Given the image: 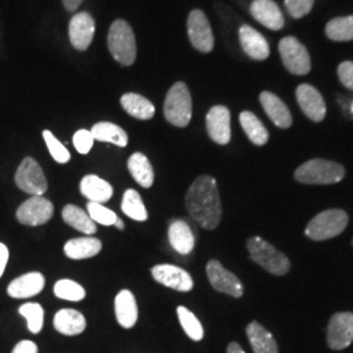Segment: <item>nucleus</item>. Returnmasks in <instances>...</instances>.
<instances>
[{"instance_id":"f257e3e1","label":"nucleus","mask_w":353,"mask_h":353,"mask_svg":"<svg viewBox=\"0 0 353 353\" xmlns=\"http://www.w3.org/2000/svg\"><path fill=\"white\" fill-rule=\"evenodd\" d=\"M185 204L192 220L201 227L207 230H214L219 227L223 208L214 176H198L188 190Z\"/></svg>"},{"instance_id":"a211bd4d","label":"nucleus","mask_w":353,"mask_h":353,"mask_svg":"<svg viewBox=\"0 0 353 353\" xmlns=\"http://www.w3.org/2000/svg\"><path fill=\"white\" fill-rule=\"evenodd\" d=\"M45 288V276L41 272H29L11 281L7 293L12 299H29Z\"/></svg>"},{"instance_id":"0eeeda50","label":"nucleus","mask_w":353,"mask_h":353,"mask_svg":"<svg viewBox=\"0 0 353 353\" xmlns=\"http://www.w3.org/2000/svg\"><path fill=\"white\" fill-rule=\"evenodd\" d=\"M14 182L17 188L32 196H43L48 191V179L41 165L32 157H26L19 166Z\"/></svg>"},{"instance_id":"4468645a","label":"nucleus","mask_w":353,"mask_h":353,"mask_svg":"<svg viewBox=\"0 0 353 353\" xmlns=\"http://www.w3.org/2000/svg\"><path fill=\"white\" fill-rule=\"evenodd\" d=\"M96 30V23L88 12L76 13L68 26L71 45L76 50L85 51L90 46Z\"/></svg>"},{"instance_id":"2f4dec72","label":"nucleus","mask_w":353,"mask_h":353,"mask_svg":"<svg viewBox=\"0 0 353 353\" xmlns=\"http://www.w3.org/2000/svg\"><path fill=\"white\" fill-rule=\"evenodd\" d=\"M121 208L123 214L135 221H145L148 219L147 208L137 190L128 189L125 191Z\"/></svg>"},{"instance_id":"c03bdc74","label":"nucleus","mask_w":353,"mask_h":353,"mask_svg":"<svg viewBox=\"0 0 353 353\" xmlns=\"http://www.w3.org/2000/svg\"><path fill=\"white\" fill-rule=\"evenodd\" d=\"M62 1H63L64 8H65L67 11L74 12V11H76V10L81 6V3H83L84 0H62Z\"/></svg>"},{"instance_id":"e433bc0d","label":"nucleus","mask_w":353,"mask_h":353,"mask_svg":"<svg viewBox=\"0 0 353 353\" xmlns=\"http://www.w3.org/2000/svg\"><path fill=\"white\" fill-rule=\"evenodd\" d=\"M42 137H43V140H45V143L48 145V150L50 152L52 159L57 163L65 164V163H68L71 160V153H70V151L64 147L59 140L54 137V134L51 131L45 130L42 132Z\"/></svg>"},{"instance_id":"20e7f679","label":"nucleus","mask_w":353,"mask_h":353,"mask_svg":"<svg viewBox=\"0 0 353 353\" xmlns=\"http://www.w3.org/2000/svg\"><path fill=\"white\" fill-rule=\"evenodd\" d=\"M164 115L166 121L173 126H189L192 117V100L185 83L178 81L169 89L165 99Z\"/></svg>"},{"instance_id":"6ab92c4d","label":"nucleus","mask_w":353,"mask_h":353,"mask_svg":"<svg viewBox=\"0 0 353 353\" xmlns=\"http://www.w3.org/2000/svg\"><path fill=\"white\" fill-rule=\"evenodd\" d=\"M114 310L118 323L123 328H132L139 316L138 303L131 290H121L114 301Z\"/></svg>"},{"instance_id":"f8f14e48","label":"nucleus","mask_w":353,"mask_h":353,"mask_svg":"<svg viewBox=\"0 0 353 353\" xmlns=\"http://www.w3.org/2000/svg\"><path fill=\"white\" fill-rule=\"evenodd\" d=\"M353 341V313H336L328 322V347L335 351L347 348Z\"/></svg>"},{"instance_id":"473e14b6","label":"nucleus","mask_w":353,"mask_h":353,"mask_svg":"<svg viewBox=\"0 0 353 353\" xmlns=\"http://www.w3.org/2000/svg\"><path fill=\"white\" fill-rule=\"evenodd\" d=\"M326 36L331 41L347 42L353 39V16L336 17L328 21Z\"/></svg>"},{"instance_id":"9d476101","label":"nucleus","mask_w":353,"mask_h":353,"mask_svg":"<svg viewBox=\"0 0 353 353\" xmlns=\"http://www.w3.org/2000/svg\"><path fill=\"white\" fill-rule=\"evenodd\" d=\"M188 33L191 45L201 52L214 50V38L207 16L201 10H192L188 19Z\"/></svg>"},{"instance_id":"dca6fc26","label":"nucleus","mask_w":353,"mask_h":353,"mask_svg":"<svg viewBox=\"0 0 353 353\" xmlns=\"http://www.w3.org/2000/svg\"><path fill=\"white\" fill-rule=\"evenodd\" d=\"M297 102L303 114L313 122H322L326 117V103L322 94L309 84H301L297 90Z\"/></svg>"},{"instance_id":"a19ab883","label":"nucleus","mask_w":353,"mask_h":353,"mask_svg":"<svg viewBox=\"0 0 353 353\" xmlns=\"http://www.w3.org/2000/svg\"><path fill=\"white\" fill-rule=\"evenodd\" d=\"M338 75L341 84L345 88L353 90V62H343L338 68Z\"/></svg>"},{"instance_id":"c756f323","label":"nucleus","mask_w":353,"mask_h":353,"mask_svg":"<svg viewBox=\"0 0 353 353\" xmlns=\"http://www.w3.org/2000/svg\"><path fill=\"white\" fill-rule=\"evenodd\" d=\"M94 140L103 141V143H112L117 147H126L128 143L127 132L122 127L117 126L110 122H100L96 123L90 130Z\"/></svg>"},{"instance_id":"1a4fd4ad","label":"nucleus","mask_w":353,"mask_h":353,"mask_svg":"<svg viewBox=\"0 0 353 353\" xmlns=\"http://www.w3.org/2000/svg\"><path fill=\"white\" fill-rule=\"evenodd\" d=\"M54 214V204L43 196H32L23 203L16 217L19 223L28 227H39L49 223Z\"/></svg>"},{"instance_id":"58836bf2","label":"nucleus","mask_w":353,"mask_h":353,"mask_svg":"<svg viewBox=\"0 0 353 353\" xmlns=\"http://www.w3.org/2000/svg\"><path fill=\"white\" fill-rule=\"evenodd\" d=\"M314 0H285V8L293 19H301L312 11Z\"/></svg>"},{"instance_id":"6e6552de","label":"nucleus","mask_w":353,"mask_h":353,"mask_svg":"<svg viewBox=\"0 0 353 353\" xmlns=\"http://www.w3.org/2000/svg\"><path fill=\"white\" fill-rule=\"evenodd\" d=\"M280 57L285 68L293 75H306L312 70L309 51L294 37H284L279 43Z\"/></svg>"},{"instance_id":"c85d7f7f","label":"nucleus","mask_w":353,"mask_h":353,"mask_svg":"<svg viewBox=\"0 0 353 353\" xmlns=\"http://www.w3.org/2000/svg\"><path fill=\"white\" fill-rule=\"evenodd\" d=\"M121 105L125 109L127 114L131 117L141 119V121H148L152 119L154 115V106L150 100L145 97L137 94V93H126L121 97Z\"/></svg>"},{"instance_id":"4c0bfd02","label":"nucleus","mask_w":353,"mask_h":353,"mask_svg":"<svg viewBox=\"0 0 353 353\" xmlns=\"http://www.w3.org/2000/svg\"><path fill=\"white\" fill-rule=\"evenodd\" d=\"M87 210H88V214L90 219L96 223V224H101L105 227L109 225H114L118 216L117 214L106 208L105 205H102L101 203L88 202L87 204Z\"/></svg>"},{"instance_id":"c9c22d12","label":"nucleus","mask_w":353,"mask_h":353,"mask_svg":"<svg viewBox=\"0 0 353 353\" xmlns=\"http://www.w3.org/2000/svg\"><path fill=\"white\" fill-rule=\"evenodd\" d=\"M19 313L26 318V322H28V328L32 334H38L43 327L45 312L39 303H24L20 306Z\"/></svg>"},{"instance_id":"412c9836","label":"nucleus","mask_w":353,"mask_h":353,"mask_svg":"<svg viewBox=\"0 0 353 353\" xmlns=\"http://www.w3.org/2000/svg\"><path fill=\"white\" fill-rule=\"evenodd\" d=\"M168 237L170 246L176 252L188 255L195 248V237L192 229L183 220H173L168 229Z\"/></svg>"},{"instance_id":"a18cd8bd","label":"nucleus","mask_w":353,"mask_h":353,"mask_svg":"<svg viewBox=\"0 0 353 353\" xmlns=\"http://www.w3.org/2000/svg\"><path fill=\"white\" fill-rule=\"evenodd\" d=\"M227 353H245V351L242 350V347H241L239 343H230L229 345H228Z\"/></svg>"},{"instance_id":"2eb2a0df","label":"nucleus","mask_w":353,"mask_h":353,"mask_svg":"<svg viewBox=\"0 0 353 353\" xmlns=\"http://www.w3.org/2000/svg\"><path fill=\"white\" fill-rule=\"evenodd\" d=\"M205 126L210 138L220 145H225L230 141V112L229 109L217 105L210 109L205 117Z\"/></svg>"},{"instance_id":"f3484780","label":"nucleus","mask_w":353,"mask_h":353,"mask_svg":"<svg viewBox=\"0 0 353 353\" xmlns=\"http://www.w3.org/2000/svg\"><path fill=\"white\" fill-rule=\"evenodd\" d=\"M250 13L258 23L271 30H280L285 24L283 12L274 0H254Z\"/></svg>"},{"instance_id":"4be33fe9","label":"nucleus","mask_w":353,"mask_h":353,"mask_svg":"<svg viewBox=\"0 0 353 353\" xmlns=\"http://www.w3.org/2000/svg\"><path fill=\"white\" fill-rule=\"evenodd\" d=\"M261 103L265 109V114L274 122L275 126L280 128H288L292 126V115L287 105L279 99L276 94L271 92H262L259 96Z\"/></svg>"},{"instance_id":"37998d69","label":"nucleus","mask_w":353,"mask_h":353,"mask_svg":"<svg viewBox=\"0 0 353 353\" xmlns=\"http://www.w3.org/2000/svg\"><path fill=\"white\" fill-rule=\"evenodd\" d=\"M8 258H10V252H8V248L4 245V243H0V278L7 267L8 263Z\"/></svg>"},{"instance_id":"7ed1b4c3","label":"nucleus","mask_w":353,"mask_h":353,"mask_svg":"<svg viewBox=\"0 0 353 353\" xmlns=\"http://www.w3.org/2000/svg\"><path fill=\"white\" fill-rule=\"evenodd\" d=\"M344 176L343 165L322 159L306 161L294 172L296 181L305 185H332L341 182Z\"/></svg>"},{"instance_id":"423d86ee","label":"nucleus","mask_w":353,"mask_h":353,"mask_svg":"<svg viewBox=\"0 0 353 353\" xmlns=\"http://www.w3.org/2000/svg\"><path fill=\"white\" fill-rule=\"evenodd\" d=\"M348 225V214L343 210L323 211L307 224L305 234L313 241H325L339 236Z\"/></svg>"},{"instance_id":"cd10ccee","label":"nucleus","mask_w":353,"mask_h":353,"mask_svg":"<svg viewBox=\"0 0 353 353\" xmlns=\"http://www.w3.org/2000/svg\"><path fill=\"white\" fill-rule=\"evenodd\" d=\"M62 217L67 225L74 228L79 232H83L87 236H92L97 232V225L90 219L88 212L77 205L67 204L62 211Z\"/></svg>"},{"instance_id":"f03ea898","label":"nucleus","mask_w":353,"mask_h":353,"mask_svg":"<svg viewBox=\"0 0 353 353\" xmlns=\"http://www.w3.org/2000/svg\"><path fill=\"white\" fill-rule=\"evenodd\" d=\"M108 48L121 65H132L137 59V39L125 20H115L108 34Z\"/></svg>"},{"instance_id":"aec40b11","label":"nucleus","mask_w":353,"mask_h":353,"mask_svg":"<svg viewBox=\"0 0 353 353\" xmlns=\"http://www.w3.org/2000/svg\"><path fill=\"white\" fill-rule=\"evenodd\" d=\"M240 42L246 55L255 61H265L270 55V46L265 38L250 26L240 28Z\"/></svg>"},{"instance_id":"79ce46f5","label":"nucleus","mask_w":353,"mask_h":353,"mask_svg":"<svg viewBox=\"0 0 353 353\" xmlns=\"http://www.w3.org/2000/svg\"><path fill=\"white\" fill-rule=\"evenodd\" d=\"M12 353H38L37 344L32 341H21L14 345Z\"/></svg>"},{"instance_id":"bb28decb","label":"nucleus","mask_w":353,"mask_h":353,"mask_svg":"<svg viewBox=\"0 0 353 353\" xmlns=\"http://www.w3.org/2000/svg\"><path fill=\"white\" fill-rule=\"evenodd\" d=\"M246 334L252 344L254 353H278V343L272 334L268 332L261 323L252 322L246 327Z\"/></svg>"},{"instance_id":"b1692460","label":"nucleus","mask_w":353,"mask_h":353,"mask_svg":"<svg viewBox=\"0 0 353 353\" xmlns=\"http://www.w3.org/2000/svg\"><path fill=\"white\" fill-rule=\"evenodd\" d=\"M80 192L89 202L105 203L113 196V186L99 176L88 174L80 182Z\"/></svg>"},{"instance_id":"f704fd0d","label":"nucleus","mask_w":353,"mask_h":353,"mask_svg":"<svg viewBox=\"0 0 353 353\" xmlns=\"http://www.w3.org/2000/svg\"><path fill=\"white\" fill-rule=\"evenodd\" d=\"M54 293L58 299L72 303L81 301L85 297V290L79 283L70 279H62L57 281L54 285Z\"/></svg>"},{"instance_id":"a878e982","label":"nucleus","mask_w":353,"mask_h":353,"mask_svg":"<svg viewBox=\"0 0 353 353\" xmlns=\"http://www.w3.org/2000/svg\"><path fill=\"white\" fill-rule=\"evenodd\" d=\"M130 174L137 181V183L144 189H150L154 182V172L148 157L140 152L134 153L127 163Z\"/></svg>"},{"instance_id":"7c9ffc66","label":"nucleus","mask_w":353,"mask_h":353,"mask_svg":"<svg viewBox=\"0 0 353 353\" xmlns=\"http://www.w3.org/2000/svg\"><path fill=\"white\" fill-rule=\"evenodd\" d=\"M240 122L245 134L252 144L261 147L268 141V131L255 114L252 112H242L240 114Z\"/></svg>"},{"instance_id":"39448f33","label":"nucleus","mask_w":353,"mask_h":353,"mask_svg":"<svg viewBox=\"0 0 353 353\" xmlns=\"http://www.w3.org/2000/svg\"><path fill=\"white\" fill-rule=\"evenodd\" d=\"M248 249L252 261L274 275H285L290 270V259L285 254L276 250L270 242L261 237L248 240Z\"/></svg>"},{"instance_id":"393cba45","label":"nucleus","mask_w":353,"mask_h":353,"mask_svg":"<svg viewBox=\"0 0 353 353\" xmlns=\"http://www.w3.org/2000/svg\"><path fill=\"white\" fill-rule=\"evenodd\" d=\"M101 241L96 237L87 236V237H79V239L67 241L64 245V254L70 259L81 261V259L96 256L99 252H101Z\"/></svg>"},{"instance_id":"ddd939ff","label":"nucleus","mask_w":353,"mask_h":353,"mask_svg":"<svg viewBox=\"0 0 353 353\" xmlns=\"http://www.w3.org/2000/svg\"><path fill=\"white\" fill-rule=\"evenodd\" d=\"M153 279L170 290L190 292L194 288V280L189 272L173 265H157L152 267Z\"/></svg>"},{"instance_id":"ea45409f","label":"nucleus","mask_w":353,"mask_h":353,"mask_svg":"<svg viewBox=\"0 0 353 353\" xmlns=\"http://www.w3.org/2000/svg\"><path fill=\"white\" fill-rule=\"evenodd\" d=\"M94 143V138L92 135V132L88 130H79L76 131L74 135V145H75L76 151L81 154H87L92 150Z\"/></svg>"},{"instance_id":"72a5a7b5","label":"nucleus","mask_w":353,"mask_h":353,"mask_svg":"<svg viewBox=\"0 0 353 353\" xmlns=\"http://www.w3.org/2000/svg\"><path fill=\"white\" fill-rule=\"evenodd\" d=\"M176 316L179 319V323L183 328V331L188 334L190 339L195 341H201L204 336V330L199 319L194 316L192 312H190L185 306L176 307Z\"/></svg>"},{"instance_id":"49530a36","label":"nucleus","mask_w":353,"mask_h":353,"mask_svg":"<svg viewBox=\"0 0 353 353\" xmlns=\"http://www.w3.org/2000/svg\"><path fill=\"white\" fill-rule=\"evenodd\" d=\"M115 227L118 228V229H121V230H123L125 229V223H123V220L122 219H117V221H115V224H114Z\"/></svg>"},{"instance_id":"5701e85b","label":"nucleus","mask_w":353,"mask_h":353,"mask_svg":"<svg viewBox=\"0 0 353 353\" xmlns=\"http://www.w3.org/2000/svg\"><path fill=\"white\" fill-rule=\"evenodd\" d=\"M54 327L62 335L74 336L84 332L87 327V321L75 309H62L54 316Z\"/></svg>"},{"instance_id":"9b49d317","label":"nucleus","mask_w":353,"mask_h":353,"mask_svg":"<svg viewBox=\"0 0 353 353\" xmlns=\"http://www.w3.org/2000/svg\"><path fill=\"white\" fill-rule=\"evenodd\" d=\"M207 278L210 280L214 290L234 299H240L243 294V287L240 279L237 278L233 272L228 271L225 267L219 261H210L207 263Z\"/></svg>"},{"instance_id":"de8ad7c7","label":"nucleus","mask_w":353,"mask_h":353,"mask_svg":"<svg viewBox=\"0 0 353 353\" xmlns=\"http://www.w3.org/2000/svg\"><path fill=\"white\" fill-rule=\"evenodd\" d=\"M351 112H352L353 114V101L352 103H351Z\"/></svg>"}]
</instances>
